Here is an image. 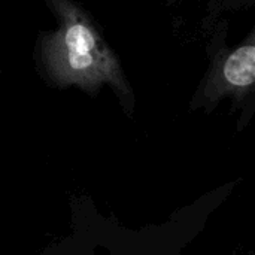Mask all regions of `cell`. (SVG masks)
<instances>
[{
	"instance_id": "obj_2",
	"label": "cell",
	"mask_w": 255,
	"mask_h": 255,
	"mask_svg": "<svg viewBox=\"0 0 255 255\" xmlns=\"http://www.w3.org/2000/svg\"><path fill=\"white\" fill-rule=\"evenodd\" d=\"M226 33L227 27L220 30L208 46L209 67L191 99L193 109L211 111L224 99L236 105L254 102L255 30L235 48L227 46Z\"/></svg>"
},
{
	"instance_id": "obj_1",
	"label": "cell",
	"mask_w": 255,
	"mask_h": 255,
	"mask_svg": "<svg viewBox=\"0 0 255 255\" xmlns=\"http://www.w3.org/2000/svg\"><path fill=\"white\" fill-rule=\"evenodd\" d=\"M58 27L39 39L40 66L45 76L60 88L78 87L94 94L108 85L131 111L134 93L112 48L91 18L72 0H45Z\"/></svg>"
}]
</instances>
